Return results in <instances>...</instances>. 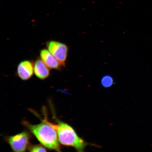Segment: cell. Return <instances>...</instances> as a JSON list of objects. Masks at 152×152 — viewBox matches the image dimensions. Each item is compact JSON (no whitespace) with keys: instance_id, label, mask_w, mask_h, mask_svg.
I'll return each instance as SVG.
<instances>
[{"instance_id":"obj_9","label":"cell","mask_w":152,"mask_h":152,"mask_svg":"<svg viewBox=\"0 0 152 152\" xmlns=\"http://www.w3.org/2000/svg\"><path fill=\"white\" fill-rule=\"evenodd\" d=\"M28 149L29 152H47L45 148L39 144L30 145Z\"/></svg>"},{"instance_id":"obj_3","label":"cell","mask_w":152,"mask_h":152,"mask_svg":"<svg viewBox=\"0 0 152 152\" xmlns=\"http://www.w3.org/2000/svg\"><path fill=\"white\" fill-rule=\"evenodd\" d=\"M30 134L24 131L15 135L8 136L6 138L14 152H26L29 147Z\"/></svg>"},{"instance_id":"obj_5","label":"cell","mask_w":152,"mask_h":152,"mask_svg":"<svg viewBox=\"0 0 152 152\" xmlns=\"http://www.w3.org/2000/svg\"><path fill=\"white\" fill-rule=\"evenodd\" d=\"M34 65L31 61L24 60L18 64L17 70L18 76L23 80L29 79L33 75Z\"/></svg>"},{"instance_id":"obj_7","label":"cell","mask_w":152,"mask_h":152,"mask_svg":"<svg viewBox=\"0 0 152 152\" xmlns=\"http://www.w3.org/2000/svg\"><path fill=\"white\" fill-rule=\"evenodd\" d=\"M41 59L36 60L34 65V74L38 78L44 80L50 75V71Z\"/></svg>"},{"instance_id":"obj_2","label":"cell","mask_w":152,"mask_h":152,"mask_svg":"<svg viewBox=\"0 0 152 152\" xmlns=\"http://www.w3.org/2000/svg\"><path fill=\"white\" fill-rule=\"evenodd\" d=\"M51 107L53 118L56 123L53 124L50 122V124L56 131L59 141L61 144L74 148L77 152H85V148L88 145L98 147V145L89 143L80 137L73 128L56 117L53 106Z\"/></svg>"},{"instance_id":"obj_4","label":"cell","mask_w":152,"mask_h":152,"mask_svg":"<svg viewBox=\"0 0 152 152\" xmlns=\"http://www.w3.org/2000/svg\"><path fill=\"white\" fill-rule=\"evenodd\" d=\"M48 50L60 63L61 66H65L68 56V48L65 44L55 41L48 42Z\"/></svg>"},{"instance_id":"obj_6","label":"cell","mask_w":152,"mask_h":152,"mask_svg":"<svg viewBox=\"0 0 152 152\" xmlns=\"http://www.w3.org/2000/svg\"><path fill=\"white\" fill-rule=\"evenodd\" d=\"M40 56L42 61L48 68L52 69H60V63L48 50L46 49H41L40 51Z\"/></svg>"},{"instance_id":"obj_8","label":"cell","mask_w":152,"mask_h":152,"mask_svg":"<svg viewBox=\"0 0 152 152\" xmlns=\"http://www.w3.org/2000/svg\"><path fill=\"white\" fill-rule=\"evenodd\" d=\"M114 80L113 77L110 75H106L102 77V85L105 88H109L113 86Z\"/></svg>"},{"instance_id":"obj_1","label":"cell","mask_w":152,"mask_h":152,"mask_svg":"<svg viewBox=\"0 0 152 152\" xmlns=\"http://www.w3.org/2000/svg\"><path fill=\"white\" fill-rule=\"evenodd\" d=\"M44 113V118L42 120L40 123L33 125L27 121H23V124L36 137L42 145L57 152H62L56 131L48 119L45 110Z\"/></svg>"}]
</instances>
